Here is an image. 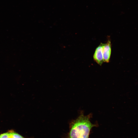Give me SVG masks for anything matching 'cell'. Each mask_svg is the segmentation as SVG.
Wrapping results in <instances>:
<instances>
[{"label":"cell","instance_id":"cell-3","mask_svg":"<svg viewBox=\"0 0 138 138\" xmlns=\"http://www.w3.org/2000/svg\"><path fill=\"white\" fill-rule=\"evenodd\" d=\"M111 52V41L108 38L107 42L104 43L103 50V57L104 62L109 63L110 62Z\"/></svg>","mask_w":138,"mask_h":138},{"label":"cell","instance_id":"cell-5","mask_svg":"<svg viewBox=\"0 0 138 138\" xmlns=\"http://www.w3.org/2000/svg\"><path fill=\"white\" fill-rule=\"evenodd\" d=\"M10 132V134L6 138H12V131H9Z\"/></svg>","mask_w":138,"mask_h":138},{"label":"cell","instance_id":"cell-2","mask_svg":"<svg viewBox=\"0 0 138 138\" xmlns=\"http://www.w3.org/2000/svg\"><path fill=\"white\" fill-rule=\"evenodd\" d=\"M104 43H101L96 48L93 55L94 61L100 65L104 62L103 50Z\"/></svg>","mask_w":138,"mask_h":138},{"label":"cell","instance_id":"cell-1","mask_svg":"<svg viewBox=\"0 0 138 138\" xmlns=\"http://www.w3.org/2000/svg\"><path fill=\"white\" fill-rule=\"evenodd\" d=\"M92 115L90 114L85 116L81 112L78 118L71 123L68 138H88L91 129L96 126L90 121Z\"/></svg>","mask_w":138,"mask_h":138},{"label":"cell","instance_id":"cell-4","mask_svg":"<svg viewBox=\"0 0 138 138\" xmlns=\"http://www.w3.org/2000/svg\"><path fill=\"white\" fill-rule=\"evenodd\" d=\"M12 138H25L18 133L12 131Z\"/></svg>","mask_w":138,"mask_h":138}]
</instances>
